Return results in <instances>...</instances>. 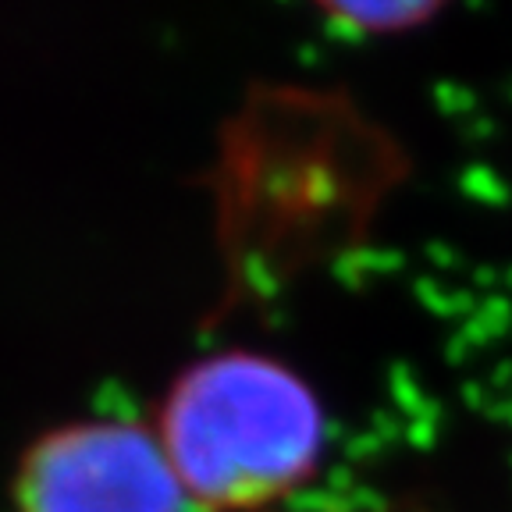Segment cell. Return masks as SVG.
<instances>
[{
    "instance_id": "1",
    "label": "cell",
    "mask_w": 512,
    "mask_h": 512,
    "mask_svg": "<svg viewBox=\"0 0 512 512\" xmlns=\"http://www.w3.org/2000/svg\"><path fill=\"white\" fill-rule=\"evenodd\" d=\"M157 441L189 502L246 512L278 502L310 477L324 420L292 370L224 352L178 377Z\"/></svg>"
},
{
    "instance_id": "2",
    "label": "cell",
    "mask_w": 512,
    "mask_h": 512,
    "mask_svg": "<svg viewBox=\"0 0 512 512\" xmlns=\"http://www.w3.org/2000/svg\"><path fill=\"white\" fill-rule=\"evenodd\" d=\"M185 502L160 441L114 420L43 434L15 473L18 512H182Z\"/></svg>"
}]
</instances>
